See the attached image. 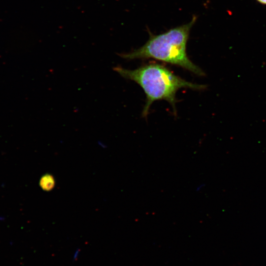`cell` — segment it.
Here are the masks:
<instances>
[{
  "mask_svg": "<svg viewBox=\"0 0 266 266\" xmlns=\"http://www.w3.org/2000/svg\"><path fill=\"white\" fill-rule=\"evenodd\" d=\"M197 20L194 16L184 25L159 34L150 33L147 41L141 47L121 56L126 59H153L182 67L199 76L203 71L189 58L186 47L190 32Z\"/></svg>",
  "mask_w": 266,
  "mask_h": 266,
  "instance_id": "cell-2",
  "label": "cell"
},
{
  "mask_svg": "<svg viewBox=\"0 0 266 266\" xmlns=\"http://www.w3.org/2000/svg\"><path fill=\"white\" fill-rule=\"evenodd\" d=\"M257 0L261 3L266 4V0Z\"/></svg>",
  "mask_w": 266,
  "mask_h": 266,
  "instance_id": "cell-4",
  "label": "cell"
},
{
  "mask_svg": "<svg viewBox=\"0 0 266 266\" xmlns=\"http://www.w3.org/2000/svg\"><path fill=\"white\" fill-rule=\"evenodd\" d=\"M39 185L44 190L49 191L52 189L55 185L53 177L50 174L44 175L41 178Z\"/></svg>",
  "mask_w": 266,
  "mask_h": 266,
  "instance_id": "cell-3",
  "label": "cell"
},
{
  "mask_svg": "<svg viewBox=\"0 0 266 266\" xmlns=\"http://www.w3.org/2000/svg\"><path fill=\"white\" fill-rule=\"evenodd\" d=\"M114 70L123 77L137 83L143 90L146 96V103L142 115L146 117L149 108L154 101L166 100L172 106L176 114V94L183 88L201 90L206 86L188 82L174 74L162 65L150 63L133 70L116 67Z\"/></svg>",
  "mask_w": 266,
  "mask_h": 266,
  "instance_id": "cell-1",
  "label": "cell"
}]
</instances>
